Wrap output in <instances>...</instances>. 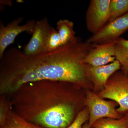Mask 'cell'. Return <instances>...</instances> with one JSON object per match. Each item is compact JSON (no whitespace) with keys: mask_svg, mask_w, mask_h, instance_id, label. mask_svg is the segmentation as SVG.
Instances as JSON below:
<instances>
[{"mask_svg":"<svg viewBox=\"0 0 128 128\" xmlns=\"http://www.w3.org/2000/svg\"><path fill=\"white\" fill-rule=\"evenodd\" d=\"M92 47L77 38L55 51L38 55H26L11 48L0 59V95L9 96L26 83L44 80L84 85L89 80L85 59Z\"/></svg>","mask_w":128,"mask_h":128,"instance_id":"6da1fadb","label":"cell"},{"mask_svg":"<svg viewBox=\"0 0 128 128\" xmlns=\"http://www.w3.org/2000/svg\"><path fill=\"white\" fill-rule=\"evenodd\" d=\"M67 82L38 81L24 84L9 97L18 115L43 128H67L75 119L77 99Z\"/></svg>","mask_w":128,"mask_h":128,"instance_id":"7a4b0ae2","label":"cell"},{"mask_svg":"<svg viewBox=\"0 0 128 128\" xmlns=\"http://www.w3.org/2000/svg\"><path fill=\"white\" fill-rule=\"evenodd\" d=\"M98 94L118 104L116 110L120 114L128 112V78L124 73H114Z\"/></svg>","mask_w":128,"mask_h":128,"instance_id":"3957f363","label":"cell"},{"mask_svg":"<svg viewBox=\"0 0 128 128\" xmlns=\"http://www.w3.org/2000/svg\"><path fill=\"white\" fill-rule=\"evenodd\" d=\"M116 103L114 101L105 100L98 94L90 91H88L86 104L89 112L88 124L89 127L91 128L96 121L101 118L118 119L122 118L115 108Z\"/></svg>","mask_w":128,"mask_h":128,"instance_id":"277c9868","label":"cell"},{"mask_svg":"<svg viewBox=\"0 0 128 128\" xmlns=\"http://www.w3.org/2000/svg\"><path fill=\"white\" fill-rule=\"evenodd\" d=\"M111 0H91L86 13V24L89 32L96 34L108 22Z\"/></svg>","mask_w":128,"mask_h":128,"instance_id":"5b68a950","label":"cell"},{"mask_svg":"<svg viewBox=\"0 0 128 128\" xmlns=\"http://www.w3.org/2000/svg\"><path fill=\"white\" fill-rule=\"evenodd\" d=\"M23 18L22 17L15 19L6 26L2 21L0 22V59L2 58L7 47L14 42L18 35L23 32L32 34L36 22L29 20L23 25H20Z\"/></svg>","mask_w":128,"mask_h":128,"instance_id":"8992f818","label":"cell"},{"mask_svg":"<svg viewBox=\"0 0 128 128\" xmlns=\"http://www.w3.org/2000/svg\"><path fill=\"white\" fill-rule=\"evenodd\" d=\"M128 30V12L126 14L108 22L103 28L86 40L94 44L116 42Z\"/></svg>","mask_w":128,"mask_h":128,"instance_id":"52a82bcc","label":"cell"},{"mask_svg":"<svg viewBox=\"0 0 128 128\" xmlns=\"http://www.w3.org/2000/svg\"><path fill=\"white\" fill-rule=\"evenodd\" d=\"M50 27L48 19L45 18L36 22L32 38L24 48L22 52L24 54L34 56L43 54Z\"/></svg>","mask_w":128,"mask_h":128,"instance_id":"ba28073f","label":"cell"},{"mask_svg":"<svg viewBox=\"0 0 128 128\" xmlns=\"http://www.w3.org/2000/svg\"><path fill=\"white\" fill-rule=\"evenodd\" d=\"M117 41L108 43L94 44L85 59L86 64L98 66L108 64L116 60L115 48Z\"/></svg>","mask_w":128,"mask_h":128,"instance_id":"9c48e42d","label":"cell"},{"mask_svg":"<svg viewBox=\"0 0 128 128\" xmlns=\"http://www.w3.org/2000/svg\"><path fill=\"white\" fill-rule=\"evenodd\" d=\"M121 67L120 62L117 60L102 66H93L88 65V74L95 88L102 90L110 77Z\"/></svg>","mask_w":128,"mask_h":128,"instance_id":"30bf717a","label":"cell"},{"mask_svg":"<svg viewBox=\"0 0 128 128\" xmlns=\"http://www.w3.org/2000/svg\"><path fill=\"white\" fill-rule=\"evenodd\" d=\"M57 25L61 46L73 42L77 38L75 36L73 22L68 19H60L57 22Z\"/></svg>","mask_w":128,"mask_h":128,"instance_id":"8fae6325","label":"cell"},{"mask_svg":"<svg viewBox=\"0 0 128 128\" xmlns=\"http://www.w3.org/2000/svg\"><path fill=\"white\" fill-rule=\"evenodd\" d=\"M0 128H43L21 118L12 109L8 114L4 123Z\"/></svg>","mask_w":128,"mask_h":128,"instance_id":"7c38bea8","label":"cell"},{"mask_svg":"<svg viewBox=\"0 0 128 128\" xmlns=\"http://www.w3.org/2000/svg\"><path fill=\"white\" fill-rule=\"evenodd\" d=\"M92 127L94 128H128V120L126 115L118 119L104 118L96 121Z\"/></svg>","mask_w":128,"mask_h":128,"instance_id":"4fadbf2b","label":"cell"},{"mask_svg":"<svg viewBox=\"0 0 128 128\" xmlns=\"http://www.w3.org/2000/svg\"><path fill=\"white\" fill-rule=\"evenodd\" d=\"M128 12V0H111L108 22L121 16Z\"/></svg>","mask_w":128,"mask_h":128,"instance_id":"5bb4252c","label":"cell"},{"mask_svg":"<svg viewBox=\"0 0 128 128\" xmlns=\"http://www.w3.org/2000/svg\"><path fill=\"white\" fill-rule=\"evenodd\" d=\"M61 47L58 31L50 27L47 38L43 54L55 51Z\"/></svg>","mask_w":128,"mask_h":128,"instance_id":"9a60e30c","label":"cell"},{"mask_svg":"<svg viewBox=\"0 0 128 128\" xmlns=\"http://www.w3.org/2000/svg\"><path fill=\"white\" fill-rule=\"evenodd\" d=\"M115 57L120 64L128 60V40L120 38L115 48Z\"/></svg>","mask_w":128,"mask_h":128,"instance_id":"2e32d148","label":"cell"},{"mask_svg":"<svg viewBox=\"0 0 128 128\" xmlns=\"http://www.w3.org/2000/svg\"><path fill=\"white\" fill-rule=\"evenodd\" d=\"M12 108L9 97L6 95L0 96V126L4 123L8 114Z\"/></svg>","mask_w":128,"mask_h":128,"instance_id":"e0dca14e","label":"cell"},{"mask_svg":"<svg viewBox=\"0 0 128 128\" xmlns=\"http://www.w3.org/2000/svg\"><path fill=\"white\" fill-rule=\"evenodd\" d=\"M88 108H85L81 110L76 116L73 122L67 128H82L83 124L89 118Z\"/></svg>","mask_w":128,"mask_h":128,"instance_id":"ac0fdd59","label":"cell"},{"mask_svg":"<svg viewBox=\"0 0 128 128\" xmlns=\"http://www.w3.org/2000/svg\"><path fill=\"white\" fill-rule=\"evenodd\" d=\"M122 66V69L123 70L124 73L128 78V60L121 64Z\"/></svg>","mask_w":128,"mask_h":128,"instance_id":"d6986e66","label":"cell"},{"mask_svg":"<svg viewBox=\"0 0 128 128\" xmlns=\"http://www.w3.org/2000/svg\"><path fill=\"white\" fill-rule=\"evenodd\" d=\"M82 128H91L89 127L88 124H86L83 125Z\"/></svg>","mask_w":128,"mask_h":128,"instance_id":"ffe728a7","label":"cell"},{"mask_svg":"<svg viewBox=\"0 0 128 128\" xmlns=\"http://www.w3.org/2000/svg\"><path fill=\"white\" fill-rule=\"evenodd\" d=\"M126 113V116H127L128 120V112H127Z\"/></svg>","mask_w":128,"mask_h":128,"instance_id":"44dd1931","label":"cell"},{"mask_svg":"<svg viewBox=\"0 0 128 128\" xmlns=\"http://www.w3.org/2000/svg\"></svg>","mask_w":128,"mask_h":128,"instance_id":"7402d4cb","label":"cell"}]
</instances>
